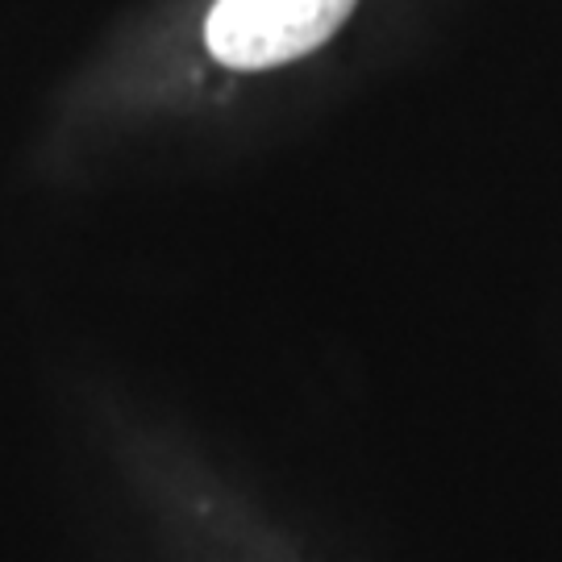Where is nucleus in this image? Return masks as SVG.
I'll list each match as a JSON object with an SVG mask.
<instances>
[{
  "instance_id": "obj_1",
  "label": "nucleus",
  "mask_w": 562,
  "mask_h": 562,
  "mask_svg": "<svg viewBox=\"0 0 562 562\" xmlns=\"http://www.w3.org/2000/svg\"><path fill=\"white\" fill-rule=\"evenodd\" d=\"M355 0H217L204 38L225 67L259 71L292 63L334 38Z\"/></svg>"
}]
</instances>
